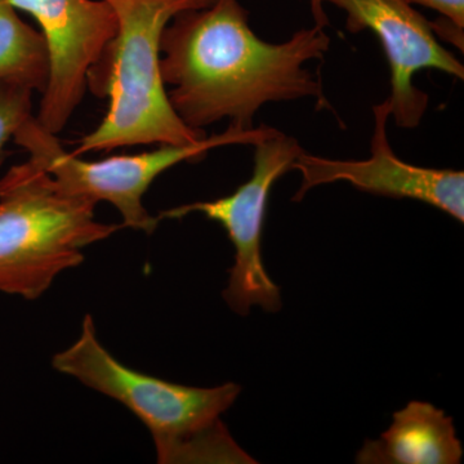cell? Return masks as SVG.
<instances>
[{"label":"cell","instance_id":"52a82bcc","mask_svg":"<svg viewBox=\"0 0 464 464\" xmlns=\"http://www.w3.org/2000/svg\"><path fill=\"white\" fill-rule=\"evenodd\" d=\"M42 27L50 52V82L42 94L38 123L57 134L81 105L88 72L114 39L116 17L103 0H8Z\"/></svg>","mask_w":464,"mask_h":464},{"label":"cell","instance_id":"4fadbf2b","mask_svg":"<svg viewBox=\"0 0 464 464\" xmlns=\"http://www.w3.org/2000/svg\"><path fill=\"white\" fill-rule=\"evenodd\" d=\"M411 5H420L439 12L459 29H464V0H409Z\"/></svg>","mask_w":464,"mask_h":464},{"label":"cell","instance_id":"8fae6325","mask_svg":"<svg viewBox=\"0 0 464 464\" xmlns=\"http://www.w3.org/2000/svg\"><path fill=\"white\" fill-rule=\"evenodd\" d=\"M50 52L42 33L27 25L8 0H0V82L44 93Z\"/></svg>","mask_w":464,"mask_h":464},{"label":"cell","instance_id":"5bb4252c","mask_svg":"<svg viewBox=\"0 0 464 464\" xmlns=\"http://www.w3.org/2000/svg\"><path fill=\"white\" fill-rule=\"evenodd\" d=\"M310 2L311 14L315 20L316 26L326 27L329 25L328 14L325 12V3L323 0H308Z\"/></svg>","mask_w":464,"mask_h":464},{"label":"cell","instance_id":"6da1fadb","mask_svg":"<svg viewBox=\"0 0 464 464\" xmlns=\"http://www.w3.org/2000/svg\"><path fill=\"white\" fill-rule=\"evenodd\" d=\"M331 47L325 27L314 25L273 44L249 26L239 0H215L176 14L160 41V76L168 101L194 130L222 119L243 130L268 102L315 99L328 108L319 76L306 66Z\"/></svg>","mask_w":464,"mask_h":464},{"label":"cell","instance_id":"9c48e42d","mask_svg":"<svg viewBox=\"0 0 464 464\" xmlns=\"http://www.w3.org/2000/svg\"><path fill=\"white\" fill-rule=\"evenodd\" d=\"M374 130L371 158L366 160H334V159L299 155L292 169L302 176L301 188L293 200L301 201L311 188L338 181L351 183L359 190L393 198L423 201L438 208L463 224L464 173L462 170L433 169L406 163L396 157L387 136L391 116L390 99L373 108Z\"/></svg>","mask_w":464,"mask_h":464},{"label":"cell","instance_id":"7a4b0ae2","mask_svg":"<svg viewBox=\"0 0 464 464\" xmlns=\"http://www.w3.org/2000/svg\"><path fill=\"white\" fill-rule=\"evenodd\" d=\"M52 366L130 409L151 432L158 463H256L221 420L240 395L239 384L204 389L134 371L102 346L90 314L78 340L57 353Z\"/></svg>","mask_w":464,"mask_h":464},{"label":"cell","instance_id":"3957f363","mask_svg":"<svg viewBox=\"0 0 464 464\" xmlns=\"http://www.w3.org/2000/svg\"><path fill=\"white\" fill-rule=\"evenodd\" d=\"M116 17L114 39L87 75V90L109 99L102 123L72 154L111 151L134 145H194L204 130L182 123L161 81L160 41L176 14L206 8L215 0H103Z\"/></svg>","mask_w":464,"mask_h":464},{"label":"cell","instance_id":"8992f818","mask_svg":"<svg viewBox=\"0 0 464 464\" xmlns=\"http://www.w3.org/2000/svg\"><path fill=\"white\" fill-rule=\"evenodd\" d=\"M253 148L252 177L231 195L163 210L158 217L161 221L201 213L225 228L235 248V264L224 298L235 313L243 316L248 315L252 306L262 307L268 313H276L282 307L279 286L266 273L262 261V234L271 188L283 174L292 170L295 159L304 152L295 137L282 132L256 143Z\"/></svg>","mask_w":464,"mask_h":464},{"label":"cell","instance_id":"7c38bea8","mask_svg":"<svg viewBox=\"0 0 464 464\" xmlns=\"http://www.w3.org/2000/svg\"><path fill=\"white\" fill-rule=\"evenodd\" d=\"M33 91L23 85L0 82V167L8 152L5 146L17 128L32 116Z\"/></svg>","mask_w":464,"mask_h":464},{"label":"cell","instance_id":"5b68a950","mask_svg":"<svg viewBox=\"0 0 464 464\" xmlns=\"http://www.w3.org/2000/svg\"><path fill=\"white\" fill-rule=\"evenodd\" d=\"M279 132L268 125L243 130L230 124L224 133L213 134L194 145H160L154 151L100 161L82 160L67 152L56 134L45 130L33 115L17 128L14 140L29 152L30 160L56 179L61 190L96 204L108 201L123 217V227L152 234L160 219L150 215L142 198L161 173L182 161L200 160L210 150L228 145L255 146Z\"/></svg>","mask_w":464,"mask_h":464},{"label":"cell","instance_id":"ba28073f","mask_svg":"<svg viewBox=\"0 0 464 464\" xmlns=\"http://www.w3.org/2000/svg\"><path fill=\"white\" fill-rule=\"evenodd\" d=\"M346 12L351 34L369 30L380 39L391 67L390 105L395 124L413 130L429 108V94L418 90L413 76L435 69L464 79V66L440 44L431 21L409 0H323Z\"/></svg>","mask_w":464,"mask_h":464},{"label":"cell","instance_id":"30bf717a","mask_svg":"<svg viewBox=\"0 0 464 464\" xmlns=\"http://www.w3.org/2000/svg\"><path fill=\"white\" fill-rule=\"evenodd\" d=\"M462 442L453 420L430 402L411 401L393 414L378 440H366L356 456L362 464H458Z\"/></svg>","mask_w":464,"mask_h":464},{"label":"cell","instance_id":"277c9868","mask_svg":"<svg viewBox=\"0 0 464 464\" xmlns=\"http://www.w3.org/2000/svg\"><path fill=\"white\" fill-rule=\"evenodd\" d=\"M97 204L61 190L34 161L0 179V292L34 301L54 279L84 261L83 249L123 225L102 224Z\"/></svg>","mask_w":464,"mask_h":464}]
</instances>
